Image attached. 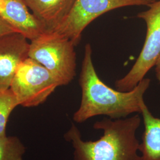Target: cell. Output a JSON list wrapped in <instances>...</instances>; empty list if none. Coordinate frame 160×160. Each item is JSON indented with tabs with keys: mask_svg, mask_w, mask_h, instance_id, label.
<instances>
[{
	"mask_svg": "<svg viewBox=\"0 0 160 160\" xmlns=\"http://www.w3.org/2000/svg\"><path fill=\"white\" fill-rule=\"evenodd\" d=\"M92 52L91 45L87 43L79 78L81 100L73 115L74 121L82 123L100 115L119 119L135 113H141V104L150 86V79L144 78L129 92L114 90L98 77L92 62Z\"/></svg>",
	"mask_w": 160,
	"mask_h": 160,
	"instance_id": "cell-1",
	"label": "cell"
},
{
	"mask_svg": "<svg viewBox=\"0 0 160 160\" xmlns=\"http://www.w3.org/2000/svg\"><path fill=\"white\" fill-rule=\"evenodd\" d=\"M138 114L119 119L103 118L93 128L102 130L103 135L96 141H84L74 123L64 135L74 149V160H141L140 142L136 133L141 125Z\"/></svg>",
	"mask_w": 160,
	"mask_h": 160,
	"instance_id": "cell-2",
	"label": "cell"
},
{
	"mask_svg": "<svg viewBox=\"0 0 160 160\" xmlns=\"http://www.w3.org/2000/svg\"><path fill=\"white\" fill-rule=\"evenodd\" d=\"M74 43L56 31H48L31 40L29 58L45 67L58 81L66 86L76 75L77 58Z\"/></svg>",
	"mask_w": 160,
	"mask_h": 160,
	"instance_id": "cell-3",
	"label": "cell"
},
{
	"mask_svg": "<svg viewBox=\"0 0 160 160\" xmlns=\"http://www.w3.org/2000/svg\"><path fill=\"white\" fill-rule=\"evenodd\" d=\"M60 84L42 65L28 58L18 67L10 89L18 105L35 107L44 103Z\"/></svg>",
	"mask_w": 160,
	"mask_h": 160,
	"instance_id": "cell-4",
	"label": "cell"
},
{
	"mask_svg": "<svg viewBox=\"0 0 160 160\" xmlns=\"http://www.w3.org/2000/svg\"><path fill=\"white\" fill-rule=\"evenodd\" d=\"M148 7V10L137 14L138 18L142 19L147 26L146 38L142 51L129 72L115 81V87L120 92H129L134 88L154 67L160 57V0Z\"/></svg>",
	"mask_w": 160,
	"mask_h": 160,
	"instance_id": "cell-5",
	"label": "cell"
},
{
	"mask_svg": "<svg viewBox=\"0 0 160 160\" xmlns=\"http://www.w3.org/2000/svg\"><path fill=\"white\" fill-rule=\"evenodd\" d=\"M155 0H75L68 16L54 31L68 38L75 46L89 24L103 14L128 6H148Z\"/></svg>",
	"mask_w": 160,
	"mask_h": 160,
	"instance_id": "cell-6",
	"label": "cell"
},
{
	"mask_svg": "<svg viewBox=\"0 0 160 160\" xmlns=\"http://www.w3.org/2000/svg\"><path fill=\"white\" fill-rule=\"evenodd\" d=\"M28 40L17 32L0 36V92L10 89L18 67L29 58Z\"/></svg>",
	"mask_w": 160,
	"mask_h": 160,
	"instance_id": "cell-7",
	"label": "cell"
},
{
	"mask_svg": "<svg viewBox=\"0 0 160 160\" xmlns=\"http://www.w3.org/2000/svg\"><path fill=\"white\" fill-rule=\"evenodd\" d=\"M0 17L16 32L30 41L46 31L40 20L29 12L24 0H4V4L0 11Z\"/></svg>",
	"mask_w": 160,
	"mask_h": 160,
	"instance_id": "cell-8",
	"label": "cell"
},
{
	"mask_svg": "<svg viewBox=\"0 0 160 160\" xmlns=\"http://www.w3.org/2000/svg\"><path fill=\"white\" fill-rule=\"evenodd\" d=\"M33 14L46 30L54 31L71 12L75 0H24Z\"/></svg>",
	"mask_w": 160,
	"mask_h": 160,
	"instance_id": "cell-9",
	"label": "cell"
},
{
	"mask_svg": "<svg viewBox=\"0 0 160 160\" xmlns=\"http://www.w3.org/2000/svg\"><path fill=\"white\" fill-rule=\"evenodd\" d=\"M144 132L139 152L141 160H160V118L155 117L145 103L141 104Z\"/></svg>",
	"mask_w": 160,
	"mask_h": 160,
	"instance_id": "cell-10",
	"label": "cell"
},
{
	"mask_svg": "<svg viewBox=\"0 0 160 160\" xmlns=\"http://www.w3.org/2000/svg\"><path fill=\"white\" fill-rule=\"evenodd\" d=\"M25 148L16 137L0 136V160H23Z\"/></svg>",
	"mask_w": 160,
	"mask_h": 160,
	"instance_id": "cell-11",
	"label": "cell"
},
{
	"mask_svg": "<svg viewBox=\"0 0 160 160\" xmlns=\"http://www.w3.org/2000/svg\"><path fill=\"white\" fill-rule=\"evenodd\" d=\"M18 103L10 89L0 92V136L5 135L7 123L12 111Z\"/></svg>",
	"mask_w": 160,
	"mask_h": 160,
	"instance_id": "cell-12",
	"label": "cell"
},
{
	"mask_svg": "<svg viewBox=\"0 0 160 160\" xmlns=\"http://www.w3.org/2000/svg\"><path fill=\"white\" fill-rule=\"evenodd\" d=\"M13 32H16L6 20L0 17V36Z\"/></svg>",
	"mask_w": 160,
	"mask_h": 160,
	"instance_id": "cell-13",
	"label": "cell"
},
{
	"mask_svg": "<svg viewBox=\"0 0 160 160\" xmlns=\"http://www.w3.org/2000/svg\"><path fill=\"white\" fill-rule=\"evenodd\" d=\"M155 67V75H156L157 79L159 81L160 84V55L156 62Z\"/></svg>",
	"mask_w": 160,
	"mask_h": 160,
	"instance_id": "cell-14",
	"label": "cell"
},
{
	"mask_svg": "<svg viewBox=\"0 0 160 160\" xmlns=\"http://www.w3.org/2000/svg\"><path fill=\"white\" fill-rule=\"evenodd\" d=\"M4 4V0H0V11L2 8Z\"/></svg>",
	"mask_w": 160,
	"mask_h": 160,
	"instance_id": "cell-15",
	"label": "cell"
}]
</instances>
